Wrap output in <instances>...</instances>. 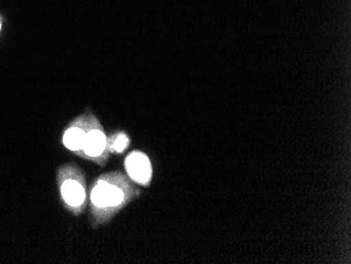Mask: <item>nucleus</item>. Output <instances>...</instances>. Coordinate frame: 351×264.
Returning a JSON list of instances; mask_svg holds the SVG:
<instances>
[{"mask_svg": "<svg viewBox=\"0 0 351 264\" xmlns=\"http://www.w3.org/2000/svg\"><path fill=\"white\" fill-rule=\"evenodd\" d=\"M139 195L140 191L121 172L100 175L90 185L88 214L90 226L97 228L106 226Z\"/></svg>", "mask_w": 351, "mask_h": 264, "instance_id": "nucleus-1", "label": "nucleus"}, {"mask_svg": "<svg viewBox=\"0 0 351 264\" xmlns=\"http://www.w3.org/2000/svg\"><path fill=\"white\" fill-rule=\"evenodd\" d=\"M56 183L63 208L73 216H80L88 204L86 176L82 167L75 163L60 165L57 169Z\"/></svg>", "mask_w": 351, "mask_h": 264, "instance_id": "nucleus-2", "label": "nucleus"}, {"mask_svg": "<svg viewBox=\"0 0 351 264\" xmlns=\"http://www.w3.org/2000/svg\"><path fill=\"white\" fill-rule=\"evenodd\" d=\"M106 139L108 136L104 133V127L97 117L95 118L84 139L82 158L104 167L110 158V153L106 149Z\"/></svg>", "mask_w": 351, "mask_h": 264, "instance_id": "nucleus-3", "label": "nucleus"}, {"mask_svg": "<svg viewBox=\"0 0 351 264\" xmlns=\"http://www.w3.org/2000/svg\"><path fill=\"white\" fill-rule=\"evenodd\" d=\"M95 118L96 116L93 112H86V113L75 118L63 132V145L77 156L82 157L84 139H86L88 130L92 127Z\"/></svg>", "mask_w": 351, "mask_h": 264, "instance_id": "nucleus-4", "label": "nucleus"}, {"mask_svg": "<svg viewBox=\"0 0 351 264\" xmlns=\"http://www.w3.org/2000/svg\"><path fill=\"white\" fill-rule=\"evenodd\" d=\"M124 167L132 180L142 187H149L153 178V167L147 154L132 152L124 160Z\"/></svg>", "mask_w": 351, "mask_h": 264, "instance_id": "nucleus-5", "label": "nucleus"}, {"mask_svg": "<svg viewBox=\"0 0 351 264\" xmlns=\"http://www.w3.org/2000/svg\"><path fill=\"white\" fill-rule=\"evenodd\" d=\"M130 145V137L128 134L116 132L108 136L106 139V149L108 153L122 154Z\"/></svg>", "mask_w": 351, "mask_h": 264, "instance_id": "nucleus-6", "label": "nucleus"}, {"mask_svg": "<svg viewBox=\"0 0 351 264\" xmlns=\"http://www.w3.org/2000/svg\"><path fill=\"white\" fill-rule=\"evenodd\" d=\"M0 29H1V23H0Z\"/></svg>", "mask_w": 351, "mask_h": 264, "instance_id": "nucleus-7", "label": "nucleus"}]
</instances>
